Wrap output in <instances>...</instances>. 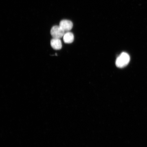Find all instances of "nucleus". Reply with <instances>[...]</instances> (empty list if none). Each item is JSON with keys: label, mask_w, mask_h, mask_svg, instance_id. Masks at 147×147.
I'll use <instances>...</instances> for the list:
<instances>
[{"label": "nucleus", "mask_w": 147, "mask_h": 147, "mask_svg": "<svg viewBox=\"0 0 147 147\" xmlns=\"http://www.w3.org/2000/svg\"><path fill=\"white\" fill-rule=\"evenodd\" d=\"M130 61V57L127 53L123 52L117 57L115 61L117 67L123 68L127 65Z\"/></svg>", "instance_id": "f257e3e1"}, {"label": "nucleus", "mask_w": 147, "mask_h": 147, "mask_svg": "<svg viewBox=\"0 0 147 147\" xmlns=\"http://www.w3.org/2000/svg\"><path fill=\"white\" fill-rule=\"evenodd\" d=\"M65 32L59 26H55L51 30V34L53 38H59L63 37Z\"/></svg>", "instance_id": "f03ea898"}, {"label": "nucleus", "mask_w": 147, "mask_h": 147, "mask_svg": "<svg viewBox=\"0 0 147 147\" xmlns=\"http://www.w3.org/2000/svg\"><path fill=\"white\" fill-rule=\"evenodd\" d=\"M59 26L66 32H69L72 29L73 23L69 20H64L60 21Z\"/></svg>", "instance_id": "7ed1b4c3"}, {"label": "nucleus", "mask_w": 147, "mask_h": 147, "mask_svg": "<svg viewBox=\"0 0 147 147\" xmlns=\"http://www.w3.org/2000/svg\"><path fill=\"white\" fill-rule=\"evenodd\" d=\"M51 45L55 50H60L62 47V42L59 38H53L51 41Z\"/></svg>", "instance_id": "20e7f679"}, {"label": "nucleus", "mask_w": 147, "mask_h": 147, "mask_svg": "<svg viewBox=\"0 0 147 147\" xmlns=\"http://www.w3.org/2000/svg\"><path fill=\"white\" fill-rule=\"evenodd\" d=\"M63 38V41L65 43H72L74 40V35L72 32H65Z\"/></svg>", "instance_id": "39448f33"}]
</instances>
